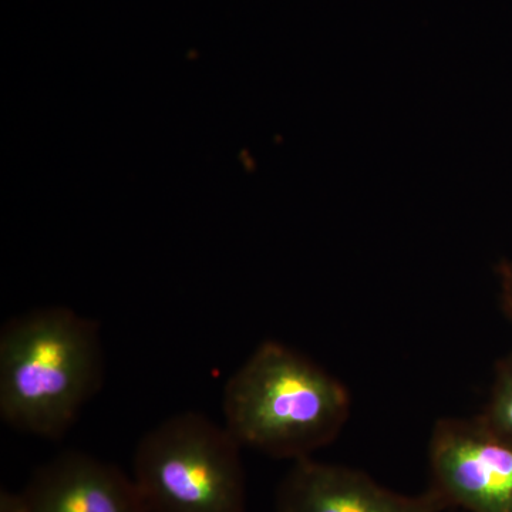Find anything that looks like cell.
I'll list each match as a JSON object with an SVG mask.
<instances>
[{
	"instance_id": "obj_1",
	"label": "cell",
	"mask_w": 512,
	"mask_h": 512,
	"mask_svg": "<svg viewBox=\"0 0 512 512\" xmlns=\"http://www.w3.org/2000/svg\"><path fill=\"white\" fill-rule=\"evenodd\" d=\"M106 376L96 320L43 308L0 330V417L12 429L60 440L100 392Z\"/></svg>"
},
{
	"instance_id": "obj_4",
	"label": "cell",
	"mask_w": 512,
	"mask_h": 512,
	"mask_svg": "<svg viewBox=\"0 0 512 512\" xmlns=\"http://www.w3.org/2000/svg\"><path fill=\"white\" fill-rule=\"evenodd\" d=\"M431 483L448 508L512 512V441L480 417H443L429 439Z\"/></svg>"
},
{
	"instance_id": "obj_2",
	"label": "cell",
	"mask_w": 512,
	"mask_h": 512,
	"mask_svg": "<svg viewBox=\"0 0 512 512\" xmlns=\"http://www.w3.org/2000/svg\"><path fill=\"white\" fill-rule=\"evenodd\" d=\"M352 412L349 389L308 356L266 340L222 392L224 427L239 446L298 461L338 439Z\"/></svg>"
},
{
	"instance_id": "obj_3",
	"label": "cell",
	"mask_w": 512,
	"mask_h": 512,
	"mask_svg": "<svg viewBox=\"0 0 512 512\" xmlns=\"http://www.w3.org/2000/svg\"><path fill=\"white\" fill-rule=\"evenodd\" d=\"M241 448L204 414H174L138 441L131 477L148 512H245Z\"/></svg>"
},
{
	"instance_id": "obj_6",
	"label": "cell",
	"mask_w": 512,
	"mask_h": 512,
	"mask_svg": "<svg viewBox=\"0 0 512 512\" xmlns=\"http://www.w3.org/2000/svg\"><path fill=\"white\" fill-rule=\"evenodd\" d=\"M446 500L434 488L397 493L363 471L312 457L293 461L276 493V512H444Z\"/></svg>"
},
{
	"instance_id": "obj_7",
	"label": "cell",
	"mask_w": 512,
	"mask_h": 512,
	"mask_svg": "<svg viewBox=\"0 0 512 512\" xmlns=\"http://www.w3.org/2000/svg\"><path fill=\"white\" fill-rule=\"evenodd\" d=\"M477 416L488 429L512 441V350L495 365L487 403Z\"/></svg>"
},
{
	"instance_id": "obj_5",
	"label": "cell",
	"mask_w": 512,
	"mask_h": 512,
	"mask_svg": "<svg viewBox=\"0 0 512 512\" xmlns=\"http://www.w3.org/2000/svg\"><path fill=\"white\" fill-rule=\"evenodd\" d=\"M2 512H148L133 477L69 450L37 468L19 494L2 495Z\"/></svg>"
},
{
	"instance_id": "obj_8",
	"label": "cell",
	"mask_w": 512,
	"mask_h": 512,
	"mask_svg": "<svg viewBox=\"0 0 512 512\" xmlns=\"http://www.w3.org/2000/svg\"><path fill=\"white\" fill-rule=\"evenodd\" d=\"M500 282V303L504 315L512 322V261H501L497 265Z\"/></svg>"
}]
</instances>
